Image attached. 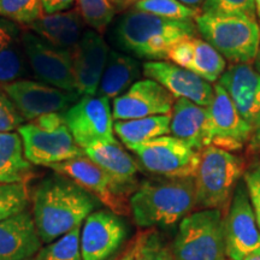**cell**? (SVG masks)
Listing matches in <instances>:
<instances>
[{"label":"cell","instance_id":"1","mask_svg":"<svg viewBox=\"0 0 260 260\" xmlns=\"http://www.w3.org/2000/svg\"><path fill=\"white\" fill-rule=\"evenodd\" d=\"M99 205L95 198L61 175L40 182L32 194V219L41 242L51 243L79 226Z\"/></svg>","mask_w":260,"mask_h":260},{"label":"cell","instance_id":"2","mask_svg":"<svg viewBox=\"0 0 260 260\" xmlns=\"http://www.w3.org/2000/svg\"><path fill=\"white\" fill-rule=\"evenodd\" d=\"M198 35L195 21H175L135 10L123 16L113 31L119 48L151 60H168L177 42Z\"/></svg>","mask_w":260,"mask_h":260},{"label":"cell","instance_id":"3","mask_svg":"<svg viewBox=\"0 0 260 260\" xmlns=\"http://www.w3.org/2000/svg\"><path fill=\"white\" fill-rule=\"evenodd\" d=\"M195 206L194 177L144 181L129 198L133 218L144 229L174 225Z\"/></svg>","mask_w":260,"mask_h":260},{"label":"cell","instance_id":"4","mask_svg":"<svg viewBox=\"0 0 260 260\" xmlns=\"http://www.w3.org/2000/svg\"><path fill=\"white\" fill-rule=\"evenodd\" d=\"M245 170V160L240 155L212 145L205 147L194 176L195 207L226 212Z\"/></svg>","mask_w":260,"mask_h":260},{"label":"cell","instance_id":"5","mask_svg":"<svg viewBox=\"0 0 260 260\" xmlns=\"http://www.w3.org/2000/svg\"><path fill=\"white\" fill-rule=\"evenodd\" d=\"M198 34L232 64L254 61L260 44L258 21L236 16L201 14L195 19Z\"/></svg>","mask_w":260,"mask_h":260},{"label":"cell","instance_id":"6","mask_svg":"<svg viewBox=\"0 0 260 260\" xmlns=\"http://www.w3.org/2000/svg\"><path fill=\"white\" fill-rule=\"evenodd\" d=\"M224 217L219 210H200L181 220L172 243L175 260H228Z\"/></svg>","mask_w":260,"mask_h":260},{"label":"cell","instance_id":"7","mask_svg":"<svg viewBox=\"0 0 260 260\" xmlns=\"http://www.w3.org/2000/svg\"><path fill=\"white\" fill-rule=\"evenodd\" d=\"M125 147L136 154L145 170L161 177H194L200 162V152L175 136L164 135Z\"/></svg>","mask_w":260,"mask_h":260},{"label":"cell","instance_id":"8","mask_svg":"<svg viewBox=\"0 0 260 260\" xmlns=\"http://www.w3.org/2000/svg\"><path fill=\"white\" fill-rule=\"evenodd\" d=\"M223 222L228 259L243 260L260 253V229L243 181L234 191Z\"/></svg>","mask_w":260,"mask_h":260},{"label":"cell","instance_id":"9","mask_svg":"<svg viewBox=\"0 0 260 260\" xmlns=\"http://www.w3.org/2000/svg\"><path fill=\"white\" fill-rule=\"evenodd\" d=\"M65 124L77 145L84 149L98 142L116 141L110 100L84 95L64 112Z\"/></svg>","mask_w":260,"mask_h":260},{"label":"cell","instance_id":"10","mask_svg":"<svg viewBox=\"0 0 260 260\" xmlns=\"http://www.w3.org/2000/svg\"><path fill=\"white\" fill-rule=\"evenodd\" d=\"M21 41L29 68L42 83L76 92L73 69V50H59L45 42L34 32L22 28Z\"/></svg>","mask_w":260,"mask_h":260},{"label":"cell","instance_id":"11","mask_svg":"<svg viewBox=\"0 0 260 260\" xmlns=\"http://www.w3.org/2000/svg\"><path fill=\"white\" fill-rule=\"evenodd\" d=\"M52 170L68 177L81 188L92 194L98 201L116 214H126L130 211L126 203L128 193L122 189L103 169L93 162L86 154L82 157L50 165Z\"/></svg>","mask_w":260,"mask_h":260},{"label":"cell","instance_id":"12","mask_svg":"<svg viewBox=\"0 0 260 260\" xmlns=\"http://www.w3.org/2000/svg\"><path fill=\"white\" fill-rule=\"evenodd\" d=\"M2 88L15 104L24 121L29 122L45 113L67 111L80 98L76 92H67L27 79L5 84Z\"/></svg>","mask_w":260,"mask_h":260},{"label":"cell","instance_id":"13","mask_svg":"<svg viewBox=\"0 0 260 260\" xmlns=\"http://www.w3.org/2000/svg\"><path fill=\"white\" fill-rule=\"evenodd\" d=\"M214 95L209 109L210 146L240 152L248 145L253 128L237 111L228 93L218 83L213 86Z\"/></svg>","mask_w":260,"mask_h":260},{"label":"cell","instance_id":"14","mask_svg":"<svg viewBox=\"0 0 260 260\" xmlns=\"http://www.w3.org/2000/svg\"><path fill=\"white\" fill-rule=\"evenodd\" d=\"M18 134L23 142L25 158L30 164L50 167L84 155L67 124L54 132H45L28 123L19 126Z\"/></svg>","mask_w":260,"mask_h":260},{"label":"cell","instance_id":"15","mask_svg":"<svg viewBox=\"0 0 260 260\" xmlns=\"http://www.w3.org/2000/svg\"><path fill=\"white\" fill-rule=\"evenodd\" d=\"M175 100L174 95L154 80H140L113 99L112 117L116 121H128L170 115Z\"/></svg>","mask_w":260,"mask_h":260},{"label":"cell","instance_id":"16","mask_svg":"<svg viewBox=\"0 0 260 260\" xmlns=\"http://www.w3.org/2000/svg\"><path fill=\"white\" fill-rule=\"evenodd\" d=\"M142 73L169 90L175 99H187L200 106L209 107L213 100V86L184 68L168 60H148Z\"/></svg>","mask_w":260,"mask_h":260},{"label":"cell","instance_id":"17","mask_svg":"<svg viewBox=\"0 0 260 260\" xmlns=\"http://www.w3.org/2000/svg\"><path fill=\"white\" fill-rule=\"evenodd\" d=\"M126 229L122 219L111 211H94L81 230L82 260H109L122 246Z\"/></svg>","mask_w":260,"mask_h":260},{"label":"cell","instance_id":"18","mask_svg":"<svg viewBox=\"0 0 260 260\" xmlns=\"http://www.w3.org/2000/svg\"><path fill=\"white\" fill-rule=\"evenodd\" d=\"M109 53V45L103 35L94 30L83 31L73 50L75 89L80 96L95 95Z\"/></svg>","mask_w":260,"mask_h":260},{"label":"cell","instance_id":"19","mask_svg":"<svg viewBox=\"0 0 260 260\" xmlns=\"http://www.w3.org/2000/svg\"><path fill=\"white\" fill-rule=\"evenodd\" d=\"M218 84L253 128L260 116V74L254 67L232 64L219 77Z\"/></svg>","mask_w":260,"mask_h":260},{"label":"cell","instance_id":"20","mask_svg":"<svg viewBox=\"0 0 260 260\" xmlns=\"http://www.w3.org/2000/svg\"><path fill=\"white\" fill-rule=\"evenodd\" d=\"M168 60L191 71L209 83L217 82L226 69L225 58L209 42L198 37L177 42L169 52Z\"/></svg>","mask_w":260,"mask_h":260},{"label":"cell","instance_id":"21","mask_svg":"<svg viewBox=\"0 0 260 260\" xmlns=\"http://www.w3.org/2000/svg\"><path fill=\"white\" fill-rule=\"evenodd\" d=\"M32 216L28 211L0 222V260H25L41 248Z\"/></svg>","mask_w":260,"mask_h":260},{"label":"cell","instance_id":"22","mask_svg":"<svg viewBox=\"0 0 260 260\" xmlns=\"http://www.w3.org/2000/svg\"><path fill=\"white\" fill-rule=\"evenodd\" d=\"M170 133L197 152H201L210 146L209 109L190 100L176 99L171 110Z\"/></svg>","mask_w":260,"mask_h":260},{"label":"cell","instance_id":"23","mask_svg":"<svg viewBox=\"0 0 260 260\" xmlns=\"http://www.w3.org/2000/svg\"><path fill=\"white\" fill-rule=\"evenodd\" d=\"M86 157L103 169L126 193L135 191L139 165L118 141L98 142L83 149Z\"/></svg>","mask_w":260,"mask_h":260},{"label":"cell","instance_id":"24","mask_svg":"<svg viewBox=\"0 0 260 260\" xmlns=\"http://www.w3.org/2000/svg\"><path fill=\"white\" fill-rule=\"evenodd\" d=\"M83 24L77 9H73L44 15L23 28L34 32L51 46L59 50H74L83 34Z\"/></svg>","mask_w":260,"mask_h":260},{"label":"cell","instance_id":"25","mask_svg":"<svg viewBox=\"0 0 260 260\" xmlns=\"http://www.w3.org/2000/svg\"><path fill=\"white\" fill-rule=\"evenodd\" d=\"M140 74V64L134 57L110 50L98 95L109 100L116 99L126 92L133 83H135Z\"/></svg>","mask_w":260,"mask_h":260},{"label":"cell","instance_id":"26","mask_svg":"<svg viewBox=\"0 0 260 260\" xmlns=\"http://www.w3.org/2000/svg\"><path fill=\"white\" fill-rule=\"evenodd\" d=\"M30 174L31 165L18 133H0V184L27 182Z\"/></svg>","mask_w":260,"mask_h":260},{"label":"cell","instance_id":"27","mask_svg":"<svg viewBox=\"0 0 260 260\" xmlns=\"http://www.w3.org/2000/svg\"><path fill=\"white\" fill-rule=\"evenodd\" d=\"M170 121L171 113L128 121H117L113 124V130L125 146L139 145L169 134Z\"/></svg>","mask_w":260,"mask_h":260},{"label":"cell","instance_id":"28","mask_svg":"<svg viewBox=\"0 0 260 260\" xmlns=\"http://www.w3.org/2000/svg\"><path fill=\"white\" fill-rule=\"evenodd\" d=\"M28 68L29 63L19 35L0 51V87L23 80Z\"/></svg>","mask_w":260,"mask_h":260},{"label":"cell","instance_id":"29","mask_svg":"<svg viewBox=\"0 0 260 260\" xmlns=\"http://www.w3.org/2000/svg\"><path fill=\"white\" fill-rule=\"evenodd\" d=\"M133 10L175 21H195L203 14L201 9L189 8L178 0H141Z\"/></svg>","mask_w":260,"mask_h":260},{"label":"cell","instance_id":"30","mask_svg":"<svg viewBox=\"0 0 260 260\" xmlns=\"http://www.w3.org/2000/svg\"><path fill=\"white\" fill-rule=\"evenodd\" d=\"M34 256L37 260H82L81 225L40 248Z\"/></svg>","mask_w":260,"mask_h":260},{"label":"cell","instance_id":"31","mask_svg":"<svg viewBox=\"0 0 260 260\" xmlns=\"http://www.w3.org/2000/svg\"><path fill=\"white\" fill-rule=\"evenodd\" d=\"M76 9L83 23L100 35L105 32L116 15L110 0H76Z\"/></svg>","mask_w":260,"mask_h":260},{"label":"cell","instance_id":"32","mask_svg":"<svg viewBox=\"0 0 260 260\" xmlns=\"http://www.w3.org/2000/svg\"><path fill=\"white\" fill-rule=\"evenodd\" d=\"M44 15L41 0H0V17L23 27Z\"/></svg>","mask_w":260,"mask_h":260},{"label":"cell","instance_id":"33","mask_svg":"<svg viewBox=\"0 0 260 260\" xmlns=\"http://www.w3.org/2000/svg\"><path fill=\"white\" fill-rule=\"evenodd\" d=\"M28 203L27 182L0 184V222L23 212Z\"/></svg>","mask_w":260,"mask_h":260},{"label":"cell","instance_id":"34","mask_svg":"<svg viewBox=\"0 0 260 260\" xmlns=\"http://www.w3.org/2000/svg\"><path fill=\"white\" fill-rule=\"evenodd\" d=\"M201 12L212 16H236L256 19L254 0H205Z\"/></svg>","mask_w":260,"mask_h":260},{"label":"cell","instance_id":"35","mask_svg":"<svg viewBox=\"0 0 260 260\" xmlns=\"http://www.w3.org/2000/svg\"><path fill=\"white\" fill-rule=\"evenodd\" d=\"M134 260H175L171 249L155 232L140 234L136 239Z\"/></svg>","mask_w":260,"mask_h":260},{"label":"cell","instance_id":"36","mask_svg":"<svg viewBox=\"0 0 260 260\" xmlns=\"http://www.w3.org/2000/svg\"><path fill=\"white\" fill-rule=\"evenodd\" d=\"M24 118L16 109L4 89L0 87V133H9L19 129Z\"/></svg>","mask_w":260,"mask_h":260},{"label":"cell","instance_id":"37","mask_svg":"<svg viewBox=\"0 0 260 260\" xmlns=\"http://www.w3.org/2000/svg\"><path fill=\"white\" fill-rule=\"evenodd\" d=\"M243 182L247 188L249 201L253 212L260 229V162H255L252 167L246 168L243 174Z\"/></svg>","mask_w":260,"mask_h":260},{"label":"cell","instance_id":"38","mask_svg":"<svg viewBox=\"0 0 260 260\" xmlns=\"http://www.w3.org/2000/svg\"><path fill=\"white\" fill-rule=\"evenodd\" d=\"M37 128L45 132H54L65 124L64 112H51L39 116L34 121L30 122Z\"/></svg>","mask_w":260,"mask_h":260},{"label":"cell","instance_id":"39","mask_svg":"<svg viewBox=\"0 0 260 260\" xmlns=\"http://www.w3.org/2000/svg\"><path fill=\"white\" fill-rule=\"evenodd\" d=\"M22 27L15 22L0 17V51L21 35Z\"/></svg>","mask_w":260,"mask_h":260},{"label":"cell","instance_id":"40","mask_svg":"<svg viewBox=\"0 0 260 260\" xmlns=\"http://www.w3.org/2000/svg\"><path fill=\"white\" fill-rule=\"evenodd\" d=\"M41 3L45 15H52L69 10L75 0H41Z\"/></svg>","mask_w":260,"mask_h":260},{"label":"cell","instance_id":"41","mask_svg":"<svg viewBox=\"0 0 260 260\" xmlns=\"http://www.w3.org/2000/svg\"><path fill=\"white\" fill-rule=\"evenodd\" d=\"M248 151L254 154H258L260 157V130L253 132L252 138L248 142Z\"/></svg>","mask_w":260,"mask_h":260},{"label":"cell","instance_id":"42","mask_svg":"<svg viewBox=\"0 0 260 260\" xmlns=\"http://www.w3.org/2000/svg\"><path fill=\"white\" fill-rule=\"evenodd\" d=\"M136 253V239L133 242L129 243L125 251H123L121 255H118L115 260H134Z\"/></svg>","mask_w":260,"mask_h":260},{"label":"cell","instance_id":"43","mask_svg":"<svg viewBox=\"0 0 260 260\" xmlns=\"http://www.w3.org/2000/svg\"><path fill=\"white\" fill-rule=\"evenodd\" d=\"M178 2H181L182 4L189 6V8H193V9H200L201 5L204 4L205 0H178Z\"/></svg>","mask_w":260,"mask_h":260},{"label":"cell","instance_id":"44","mask_svg":"<svg viewBox=\"0 0 260 260\" xmlns=\"http://www.w3.org/2000/svg\"><path fill=\"white\" fill-rule=\"evenodd\" d=\"M111 2V4L115 6V9H118V10H123L124 8V4L126 0H110Z\"/></svg>","mask_w":260,"mask_h":260},{"label":"cell","instance_id":"45","mask_svg":"<svg viewBox=\"0 0 260 260\" xmlns=\"http://www.w3.org/2000/svg\"><path fill=\"white\" fill-rule=\"evenodd\" d=\"M253 67H254V69L260 74V44H259L258 53H256V57L254 59V65H253Z\"/></svg>","mask_w":260,"mask_h":260},{"label":"cell","instance_id":"46","mask_svg":"<svg viewBox=\"0 0 260 260\" xmlns=\"http://www.w3.org/2000/svg\"><path fill=\"white\" fill-rule=\"evenodd\" d=\"M255 2V11H256V19L260 27V0H254Z\"/></svg>","mask_w":260,"mask_h":260},{"label":"cell","instance_id":"47","mask_svg":"<svg viewBox=\"0 0 260 260\" xmlns=\"http://www.w3.org/2000/svg\"><path fill=\"white\" fill-rule=\"evenodd\" d=\"M141 2V0H126L125 4H124V8H123V10L126 9V8H130V6H134L136 3Z\"/></svg>","mask_w":260,"mask_h":260},{"label":"cell","instance_id":"48","mask_svg":"<svg viewBox=\"0 0 260 260\" xmlns=\"http://www.w3.org/2000/svg\"><path fill=\"white\" fill-rule=\"evenodd\" d=\"M243 260H260V253H256V254H252V255L247 256V258Z\"/></svg>","mask_w":260,"mask_h":260},{"label":"cell","instance_id":"49","mask_svg":"<svg viewBox=\"0 0 260 260\" xmlns=\"http://www.w3.org/2000/svg\"><path fill=\"white\" fill-rule=\"evenodd\" d=\"M255 130H260V116L258 117V119H256L254 125H253V132H255Z\"/></svg>","mask_w":260,"mask_h":260},{"label":"cell","instance_id":"50","mask_svg":"<svg viewBox=\"0 0 260 260\" xmlns=\"http://www.w3.org/2000/svg\"><path fill=\"white\" fill-rule=\"evenodd\" d=\"M25 260H37V259H35V256H31V258H28V259H25Z\"/></svg>","mask_w":260,"mask_h":260}]
</instances>
